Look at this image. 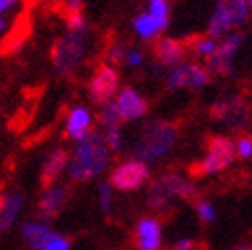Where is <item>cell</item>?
Segmentation results:
<instances>
[{
    "mask_svg": "<svg viewBox=\"0 0 252 250\" xmlns=\"http://www.w3.org/2000/svg\"><path fill=\"white\" fill-rule=\"evenodd\" d=\"M111 154L113 152L105 142L103 131L93 129L84 140L76 142V146L70 152L68 166H66L68 179L72 183H84V181L100 177L109 166Z\"/></svg>",
    "mask_w": 252,
    "mask_h": 250,
    "instance_id": "1",
    "label": "cell"
},
{
    "mask_svg": "<svg viewBox=\"0 0 252 250\" xmlns=\"http://www.w3.org/2000/svg\"><path fill=\"white\" fill-rule=\"evenodd\" d=\"M179 137V129L170 121H150L137 133L135 142L131 144V158L144 162V164H152L162 158H166Z\"/></svg>",
    "mask_w": 252,
    "mask_h": 250,
    "instance_id": "2",
    "label": "cell"
},
{
    "mask_svg": "<svg viewBox=\"0 0 252 250\" xmlns=\"http://www.w3.org/2000/svg\"><path fill=\"white\" fill-rule=\"evenodd\" d=\"M197 187L189 183L176 172H166L158 177L154 183H150L148 189V205L154 211H164L172 205L174 199H187V201H197Z\"/></svg>",
    "mask_w": 252,
    "mask_h": 250,
    "instance_id": "3",
    "label": "cell"
},
{
    "mask_svg": "<svg viewBox=\"0 0 252 250\" xmlns=\"http://www.w3.org/2000/svg\"><path fill=\"white\" fill-rule=\"evenodd\" d=\"M250 6L248 0H216V10L209 19L207 35L213 39H223L232 35L234 29L248 21Z\"/></svg>",
    "mask_w": 252,
    "mask_h": 250,
    "instance_id": "4",
    "label": "cell"
},
{
    "mask_svg": "<svg viewBox=\"0 0 252 250\" xmlns=\"http://www.w3.org/2000/svg\"><path fill=\"white\" fill-rule=\"evenodd\" d=\"M236 160V146L230 137L213 135L207 140V152L199 162L191 166L193 177H207V174H216L228 168Z\"/></svg>",
    "mask_w": 252,
    "mask_h": 250,
    "instance_id": "5",
    "label": "cell"
},
{
    "mask_svg": "<svg viewBox=\"0 0 252 250\" xmlns=\"http://www.w3.org/2000/svg\"><path fill=\"white\" fill-rule=\"evenodd\" d=\"M86 39H88L86 33H68L56 41L52 49V62L60 74H70L84 62Z\"/></svg>",
    "mask_w": 252,
    "mask_h": 250,
    "instance_id": "6",
    "label": "cell"
},
{
    "mask_svg": "<svg viewBox=\"0 0 252 250\" xmlns=\"http://www.w3.org/2000/svg\"><path fill=\"white\" fill-rule=\"evenodd\" d=\"M150 181V166L144 162L129 158L123 160L111 170L109 183L117 191H137Z\"/></svg>",
    "mask_w": 252,
    "mask_h": 250,
    "instance_id": "7",
    "label": "cell"
},
{
    "mask_svg": "<svg viewBox=\"0 0 252 250\" xmlns=\"http://www.w3.org/2000/svg\"><path fill=\"white\" fill-rule=\"evenodd\" d=\"M211 74L205 66L197 64V62H181L166 72V86L170 91L181 89H203L209 82Z\"/></svg>",
    "mask_w": 252,
    "mask_h": 250,
    "instance_id": "8",
    "label": "cell"
},
{
    "mask_svg": "<svg viewBox=\"0 0 252 250\" xmlns=\"http://www.w3.org/2000/svg\"><path fill=\"white\" fill-rule=\"evenodd\" d=\"M244 43V33H232L228 37L218 43L216 52H213L207 60H205V68L209 74H218V76H223V74L232 72V62L238 54V49Z\"/></svg>",
    "mask_w": 252,
    "mask_h": 250,
    "instance_id": "9",
    "label": "cell"
},
{
    "mask_svg": "<svg viewBox=\"0 0 252 250\" xmlns=\"http://www.w3.org/2000/svg\"><path fill=\"white\" fill-rule=\"evenodd\" d=\"M248 113H250V109H248L246 101L238 94H223L209 109V115L213 119L228 123L230 127H240V125H244L248 121Z\"/></svg>",
    "mask_w": 252,
    "mask_h": 250,
    "instance_id": "10",
    "label": "cell"
},
{
    "mask_svg": "<svg viewBox=\"0 0 252 250\" xmlns=\"http://www.w3.org/2000/svg\"><path fill=\"white\" fill-rule=\"evenodd\" d=\"M119 89V72L113 66H100L88 80V96L94 103L105 105L113 101Z\"/></svg>",
    "mask_w": 252,
    "mask_h": 250,
    "instance_id": "11",
    "label": "cell"
},
{
    "mask_svg": "<svg viewBox=\"0 0 252 250\" xmlns=\"http://www.w3.org/2000/svg\"><path fill=\"white\" fill-rule=\"evenodd\" d=\"M113 101H115L121 121H135V119L144 117L150 109L146 96L142 93H137L135 89H131V86H123Z\"/></svg>",
    "mask_w": 252,
    "mask_h": 250,
    "instance_id": "12",
    "label": "cell"
},
{
    "mask_svg": "<svg viewBox=\"0 0 252 250\" xmlns=\"http://www.w3.org/2000/svg\"><path fill=\"white\" fill-rule=\"evenodd\" d=\"M70 199V189L66 185H60V183H54L45 187V191L41 193V199L39 203H37V211H39V219H49L58 216L62 209H64V205L68 203Z\"/></svg>",
    "mask_w": 252,
    "mask_h": 250,
    "instance_id": "13",
    "label": "cell"
},
{
    "mask_svg": "<svg viewBox=\"0 0 252 250\" xmlns=\"http://www.w3.org/2000/svg\"><path fill=\"white\" fill-rule=\"evenodd\" d=\"M66 137H70L72 142H80L93 131V113L91 109L84 105H76L68 111L66 125H64Z\"/></svg>",
    "mask_w": 252,
    "mask_h": 250,
    "instance_id": "14",
    "label": "cell"
},
{
    "mask_svg": "<svg viewBox=\"0 0 252 250\" xmlns=\"http://www.w3.org/2000/svg\"><path fill=\"white\" fill-rule=\"evenodd\" d=\"M135 248L137 250H160L162 248V223L156 218L137 219Z\"/></svg>",
    "mask_w": 252,
    "mask_h": 250,
    "instance_id": "15",
    "label": "cell"
},
{
    "mask_svg": "<svg viewBox=\"0 0 252 250\" xmlns=\"http://www.w3.org/2000/svg\"><path fill=\"white\" fill-rule=\"evenodd\" d=\"M187 52H189V45L181 39H174V37H162L154 47L156 62L164 68H172L176 64H181L187 56Z\"/></svg>",
    "mask_w": 252,
    "mask_h": 250,
    "instance_id": "16",
    "label": "cell"
},
{
    "mask_svg": "<svg viewBox=\"0 0 252 250\" xmlns=\"http://www.w3.org/2000/svg\"><path fill=\"white\" fill-rule=\"evenodd\" d=\"M25 205L23 191H8L0 197V232H8Z\"/></svg>",
    "mask_w": 252,
    "mask_h": 250,
    "instance_id": "17",
    "label": "cell"
},
{
    "mask_svg": "<svg viewBox=\"0 0 252 250\" xmlns=\"http://www.w3.org/2000/svg\"><path fill=\"white\" fill-rule=\"evenodd\" d=\"M54 232L56 230H52V226L45 219H31L21 226V238L31 250H41Z\"/></svg>",
    "mask_w": 252,
    "mask_h": 250,
    "instance_id": "18",
    "label": "cell"
},
{
    "mask_svg": "<svg viewBox=\"0 0 252 250\" xmlns=\"http://www.w3.org/2000/svg\"><path fill=\"white\" fill-rule=\"evenodd\" d=\"M68 152L64 148H56L52 150V152L47 154L45 162H43V166H41V183L43 187H49V185H54L58 181V177L62 172L66 170L68 166Z\"/></svg>",
    "mask_w": 252,
    "mask_h": 250,
    "instance_id": "19",
    "label": "cell"
},
{
    "mask_svg": "<svg viewBox=\"0 0 252 250\" xmlns=\"http://www.w3.org/2000/svg\"><path fill=\"white\" fill-rule=\"evenodd\" d=\"M133 31L137 33V37H140V39L152 41V39H156V37H158L162 31H164V29H162L160 25L144 10V12H140V15L133 19Z\"/></svg>",
    "mask_w": 252,
    "mask_h": 250,
    "instance_id": "20",
    "label": "cell"
},
{
    "mask_svg": "<svg viewBox=\"0 0 252 250\" xmlns=\"http://www.w3.org/2000/svg\"><path fill=\"white\" fill-rule=\"evenodd\" d=\"M146 12L160 25L162 29H166L168 17H170V0H150Z\"/></svg>",
    "mask_w": 252,
    "mask_h": 250,
    "instance_id": "21",
    "label": "cell"
},
{
    "mask_svg": "<svg viewBox=\"0 0 252 250\" xmlns=\"http://www.w3.org/2000/svg\"><path fill=\"white\" fill-rule=\"evenodd\" d=\"M98 119H100V125L103 129H111V127H121V117H119V111L115 107V101H109L105 105H100V111H98Z\"/></svg>",
    "mask_w": 252,
    "mask_h": 250,
    "instance_id": "22",
    "label": "cell"
},
{
    "mask_svg": "<svg viewBox=\"0 0 252 250\" xmlns=\"http://www.w3.org/2000/svg\"><path fill=\"white\" fill-rule=\"evenodd\" d=\"M218 39H213V37L209 35H203V37H197V39L193 41H189V47H191V52L199 58H209L213 52H216V47H218Z\"/></svg>",
    "mask_w": 252,
    "mask_h": 250,
    "instance_id": "23",
    "label": "cell"
},
{
    "mask_svg": "<svg viewBox=\"0 0 252 250\" xmlns=\"http://www.w3.org/2000/svg\"><path fill=\"white\" fill-rule=\"evenodd\" d=\"M113 193H115V189L111 187L109 181L98 183V207L105 216L113 214Z\"/></svg>",
    "mask_w": 252,
    "mask_h": 250,
    "instance_id": "24",
    "label": "cell"
},
{
    "mask_svg": "<svg viewBox=\"0 0 252 250\" xmlns=\"http://www.w3.org/2000/svg\"><path fill=\"white\" fill-rule=\"evenodd\" d=\"M66 27H68V33H86V19L82 15V10L78 12H68L66 15Z\"/></svg>",
    "mask_w": 252,
    "mask_h": 250,
    "instance_id": "25",
    "label": "cell"
},
{
    "mask_svg": "<svg viewBox=\"0 0 252 250\" xmlns=\"http://www.w3.org/2000/svg\"><path fill=\"white\" fill-rule=\"evenodd\" d=\"M103 135H105V142H107L111 152H121V148H123V131H121V127L103 129Z\"/></svg>",
    "mask_w": 252,
    "mask_h": 250,
    "instance_id": "26",
    "label": "cell"
},
{
    "mask_svg": "<svg viewBox=\"0 0 252 250\" xmlns=\"http://www.w3.org/2000/svg\"><path fill=\"white\" fill-rule=\"evenodd\" d=\"M195 211H197L199 219L205 221V223H211L213 219H216V207H213L207 199H197L195 201Z\"/></svg>",
    "mask_w": 252,
    "mask_h": 250,
    "instance_id": "27",
    "label": "cell"
},
{
    "mask_svg": "<svg viewBox=\"0 0 252 250\" xmlns=\"http://www.w3.org/2000/svg\"><path fill=\"white\" fill-rule=\"evenodd\" d=\"M41 250H72V244H70V240L66 238V236L54 232L52 236H49V240L43 244Z\"/></svg>",
    "mask_w": 252,
    "mask_h": 250,
    "instance_id": "28",
    "label": "cell"
},
{
    "mask_svg": "<svg viewBox=\"0 0 252 250\" xmlns=\"http://www.w3.org/2000/svg\"><path fill=\"white\" fill-rule=\"evenodd\" d=\"M125 54H127V47H125L123 43H115V45H111L109 49V62H111V66L115 68V66H121L125 64Z\"/></svg>",
    "mask_w": 252,
    "mask_h": 250,
    "instance_id": "29",
    "label": "cell"
},
{
    "mask_svg": "<svg viewBox=\"0 0 252 250\" xmlns=\"http://www.w3.org/2000/svg\"><path fill=\"white\" fill-rule=\"evenodd\" d=\"M234 146H236V156H240V158H244V160L252 156V137L242 135Z\"/></svg>",
    "mask_w": 252,
    "mask_h": 250,
    "instance_id": "30",
    "label": "cell"
},
{
    "mask_svg": "<svg viewBox=\"0 0 252 250\" xmlns=\"http://www.w3.org/2000/svg\"><path fill=\"white\" fill-rule=\"evenodd\" d=\"M144 54L140 52V49L135 47H127V54H125V64H127L129 68H140L144 64Z\"/></svg>",
    "mask_w": 252,
    "mask_h": 250,
    "instance_id": "31",
    "label": "cell"
},
{
    "mask_svg": "<svg viewBox=\"0 0 252 250\" xmlns=\"http://www.w3.org/2000/svg\"><path fill=\"white\" fill-rule=\"evenodd\" d=\"M172 250H203V248H201L199 242H195V240H191V238H181V240L174 242Z\"/></svg>",
    "mask_w": 252,
    "mask_h": 250,
    "instance_id": "32",
    "label": "cell"
},
{
    "mask_svg": "<svg viewBox=\"0 0 252 250\" xmlns=\"http://www.w3.org/2000/svg\"><path fill=\"white\" fill-rule=\"evenodd\" d=\"M64 4L68 8V12H78V10H82L84 0H64Z\"/></svg>",
    "mask_w": 252,
    "mask_h": 250,
    "instance_id": "33",
    "label": "cell"
},
{
    "mask_svg": "<svg viewBox=\"0 0 252 250\" xmlns=\"http://www.w3.org/2000/svg\"><path fill=\"white\" fill-rule=\"evenodd\" d=\"M17 6V0H0V17H4L10 8Z\"/></svg>",
    "mask_w": 252,
    "mask_h": 250,
    "instance_id": "34",
    "label": "cell"
},
{
    "mask_svg": "<svg viewBox=\"0 0 252 250\" xmlns=\"http://www.w3.org/2000/svg\"><path fill=\"white\" fill-rule=\"evenodd\" d=\"M4 25H6V23H4V19H2V17H0V31H2V29H4Z\"/></svg>",
    "mask_w": 252,
    "mask_h": 250,
    "instance_id": "35",
    "label": "cell"
},
{
    "mask_svg": "<svg viewBox=\"0 0 252 250\" xmlns=\"http://www.w3.org/2000/svg\"><path fill=\"white\" fill-rule=\"evenodd\" d=\"M236 250H252L250 246H240V248H236Z\"/></svg>",
    "mask_w": 252,
    "mask_h": 250,
    "instance_id": "36",
    "label": "cell"
},
{
    "mask_svg": "<svg viewBox=\"0 0 252 250\" xmlns=\"http://www.w3.org/2000/svg\"><path fill=\"white\" fill-rule=\"evenodd\" d=\"M248 6H250V10H252V0H248Z\"/></svg>",
    "mask_w": 252,
    "mask_h": 250,
    "instance_id": "37",
    "label": "cell"
}]
</instances>
